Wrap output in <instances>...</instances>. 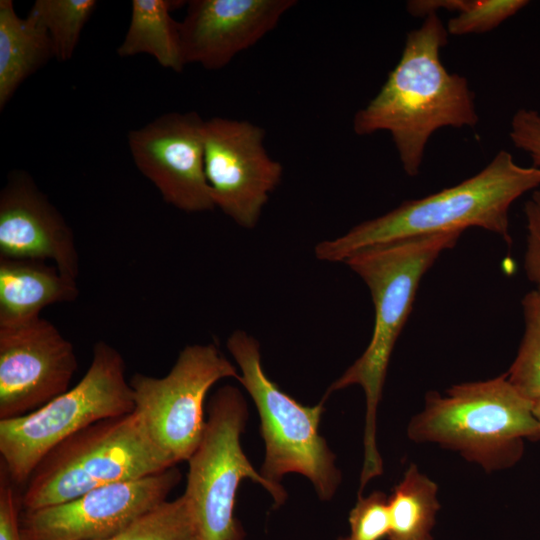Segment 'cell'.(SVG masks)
I'll return each instance as SVG.
<instances>
[{"label": "cell", "mask_w": 540, "mask_h": 540, "mask_svg": "<svg viewBox=\"0 0 540 540\" xmlns=\"http://www.w3.org/2000/svg\"><path fill=\"white\" fill-rule=\"evenodd\" d=\"M448 31L437 14L406 37L399 62L353 119L357 135L388 132L405 173H419L432 134L442 127H474L479 120L474 93L464 76L449 73L440 50Z\"/></svg>", "instance_id": "1"}, {"label": "cell", "mask_w": 540, "mask_h": 540, "mask_svg": "<svg viewBox=\"0 0 540 540\" xmlns=\"http://www.w3.org/2000/svg\"><path fill=\"white\" fill-rule=\"evenodd\" d=\"M462 233L445 232L375 246L344 261L369 288L375 311L374 327L363 354L330 385L323 399L353 385H359L364 391L361 490L383 473L376 443V417L395 343L412 310L421 278L442 252L456 245Z\"/></svg>", "instance_id": "2"}, {"label": "cell", "mask_w": 540, "mask_h": 540, "mask_svg": "<svg viewBox=\"0 0 540 540\" xmlns=\"http://www.w3.org/2000/svg\"><path fill=\"white\" fill-rule=\"evenodd\" d=\"M540 187V167L518 165L500 150L478 173L455 186L419 199L351 228L344 235L315 246L319 260L344 262L375 246L478 227L499 235L509 246V210L530 190Z\"/></svg>", "instance_id": "3"}, {"label": "cell", "mask_w": 540, "mask_h": 540, "mask_svg": "<svg viewBox=\"0 0 540 540\" xmlns=\"http://www.w3.org/2000/svg\"><path fill=\"white\" fill-rule=\"evenodd\" d=\"M407 435L459 453L492 473L516 465L525 440L540 439L533 403L508 381L507 374L456 384L444 394L429 391L423 409L409 421Z\"/></svg>", "instance_id": "4"}, {"label": "cell", "mask_w": 540, "mask_h": 540, "mask_svg": "<svg viewBox=\"0 0 540 540\" xmlns=\"http://www.w3.org/2000/svg\"><path fill=\"white\" fill-rule=\"evenodd\" d=\"M173 466L134 410L95 422L51 449L25 483L21 510L60 504L98 487Z\"/></svg>", "instance_id": "5"}, {"label": "cell", "mask_w": 540, "mask_h": 540, "mask_svg": "<svg viewBox=\"0 0 540 540\" xmlns=\"http://www.w3.org/2000/svg\"><path fill=\"white\" fill-rule=\"evenodd\" d=\"M134 409L122 355L98 341L86 373L73 388L31 413L0 420L1 462L16 485L25 484L57 444L95 422Z\"/></svg>", "instance_id": "6"}, {"label": "cell", "mask_w": 540, "mask_h": 540, "mask_svg": "<svg viewBox=\"0 0 540 540\" xmlns=\"http://www.w3.org/2000/svg\"><path fill=\"white\" fill-rule=\"evenodd\" d=\"M226 345L240 369L238 380L259 413L265 443L261 475L279 485L284 475L298 473L311 481L319 499L330 500L341 472L318 430L325 399L304 406L283 392L264 372L259 342L245 331H234Z\"/></svg>", "instance_id": "7"}, {"label": "cell", "mask_w": 540, "mask_h": 540, "mask_svg": "<svg viewBox=\"0 0 540 540\" xmlns=\"http://www.w3.org/2000/svg\"><path fill=\"white\" fill-rule=\"evenodd\" d=\"M202 439L188 459L184 495L190 502L200 540H244L234 517L239 484L248 478L272 496L276 507L287 493L281 484L266 480L244 454L240 436L248 410L242 393L232 385L219 388L211 397Z\"/></svg>", "instance_id": "8"}, {"label": "cell", "mask_w": 540, "mask_h": 540, "mask_svg": "<svg viewBox=\"0 0 540 540\" xmlns=\"http://www.w3.org/2000/svg\"><path fill=\"white\" fill-rule=\"evenodd\" d=\"M224 378L239 379L233 364L214 343L184 347L164 377L135 373L129 380L135 411L168 460H187L198 447L206 425L204 401Z\"/></svg>", "instance_id": "9"}, {"label": "cell", "mask_w": 540, "mask_h": 540, "mask_svg": "<svg viewBox=\"0 0 540 540\" xmlns=\"http://www.w3.org/2000/svg\"><path fill=\"white\" fill-rule=\"evenodd\" d=\"M204 164L215 208L239 226L254 228L283 174L266 150L265 130L247 120H205Z\"/></svg>", "instance_id": "10"}, {"label": "cell", "mask_w": 540, "mask_h": 540, "mask_svg": "<svg viewBox=\"0 0 540 540\" xmlns=\"http://www.w3.org/2000/svg\"><path fill=\"white\" fill-rule=\"evenodd\" d=\"M175 467L93 489L72 500L20 510L22 540H104L164 501L181 480Z\"/></svg>", "instance_id": "11"}, {"label": "cell", "mask_w": 540, "mask_h": 540, "mask_svg": "<svg viewBox=\"0 0 540 540\" xmlns=\"http://www.w3.org/2000/svg\"><path fill=\"white\" fill-rule=\"evenodd\" d=\"M78 368L73 345L40 316L0 325V420L31 413L66 392Z\"/></svg>", "instance_id": "12"}, {"label": "cell", "mask_w": 540, "mask_h": 540, "mask_svg": "<svg viewBox=\"0 0 540 540\" xmlns=\"http://www.w3.org/2000/svg\"><path fill=\"white\" fill-rule=\"evenodd\" d=\"M204 124L197 112H170L127 136L137 169L166 203L187 213L215 208L205 175Z\"/></svg>", "instance_id": "13"}, {"label": "cell", "mask_w": 540, "mask_h": 540, "mask_svg": "<svg viewBox=\"0 0 540 540\" xmlns=\"http://www.w3.org/2000/svg\"><path fill=\"white\" fill-rule=\"evenodd\" d=\"M295 0H191L179 22L184 64L227 66L275 29Z\"/></svg>", "instance_id": "14"}, {"label": "cell", "mask_w": 540, "mask_h": 540, "mask_svg": "<svg viewBox=\"0 0 540 540\" xmlns=\"http://www.w3.org/2000/svg\"><path fill=\"white\" fill-rule=\"evenodd\" d=\"M0 258L51 261L64 275H79L71 227L24 171L10 172L0 193Z\"/></svg>", "instance_id": "15"}, {"label": "cell", "mask_w": 540, "mask_h": 540, "mask_svg": "<svg viewBox=\"0 0 540 540\" xmlns=\"http://www.w3.org/2000/svg\"><path fill=\"white\" fill-rule=\"evenodd\" d=\"M77 280L55 265L0 258V325L26 322L47 306L77 299Z\"/></svg>", "instance_id": "16"}, {"label": "cell", "mask_w": 540, "mask_h": 540, "mask_svg": "<svg viewBox=\"0 0 540 540\" xmlns=\"http://www.w3.org/2000/svg\"><path fill=\"white\" fill-rule=\"evenodd\" d=\"M52 57L51 39L35 18L17 15L12 0L0 1V110L21 84Z\"/></svg>", "instance_id": "17"}, {"label": "cell", "mask_w": 540, "mask_h": 540, "mask_svg": "<svg viewBox=\"0 0 540 540\" xmlns=\"http://www.w3.org/2000/svg\"><path fill=\"white\" fill-rule=\"evenodd\" d=\"M176 3L170 0H133L129 26L117 54L120 57L147 54L163 68L182 72L185 64L179 22L170 14Z\"/></svg>", "instance_id": "18"}, {"label": "cell", "mask_w": 540, "mask_h": 540, "mask_svg": "<svg viewBox=\"0 0 540 540\" xmlns=\"http://www.w3.org/2000/svg\"><path fill=\"white\" fill-rule=\"evenodd\" d=\"M389 540H433L440 510L438 485L410 464L388 497Z\"/></svg>", "instance_id": "19"}, {"label": "cell", "mask_w": 540, "mask_h": 540, "mask_svg": "<svg viewBox=\"0 0 540 540\" xmlns=\"http://www.w3.org/2000/svg\"><path fill=\"white\" fill-rule=\"evenodd\" d=\"M510 139L514 146L526 152L535 167H540V112L520 108L512 116ZM526 249L524 271L527 279L540 292V189L532 192L524 205Z\"/></svg>", "instance_id": "20"}, {"label": "cell", "mask_w": 540, "mask_h": 540, "mask_svg": "<svg viewBox=\"0 0 540 540\" xmlns=\"http://www.w3.org/2000/svg\"><path fill=\"white\" fill-rule=\"evenodd\" d=\"M528 4L527 0H411L406 8L415 17L437 14L439 9L456 12L446 29L449 35L461 36L491 31Z\"/></svg>", "instance_id": "21"}, {"label": "cell", "mask_w": 540, "mask_h": 540, "mask_svg": "<svg viewBox=\"0 0 540 540\" xmlns=\"http://www.w3.org/2000/svg\"><path fill=\"white\" fill-rule=\"evenodd\" d=\"M97 7L95 0H36L28 15L47 30L54 58H72L81 33Z\"/></svg>", "instance_id": "22"}, {"label": "cell", "mask_w": 540, "mask_h": 540, "mask_svg": "<svg viewBox=\"0 0 540 540\" xmlns=\"http://www.w3.org/2000/svg\"><path fill=\"white\" fill-rule=\"evenodd\" d=\"M104 540H200L196 518L183 494L164 501L117 534Z\"/></svg>", "instance_id": "23"}, {"label": "cell", "mask_w": 540, "mask_h": 540, "mask_svg": "<svg viewBox=\"0 0 540 540\" xmlns=\"http://www.w3.org/2000/svg\"><path fill=\"white\" fill-rule=\"evenodd\" d=\"M521 304L524 335L506 374L513 387L533 403L540 399V292L526 293Z\"/></svg>", "instance_id": "24"}, {"label": "cell", "mask_w": 540, "mask_h": 540, "mask_svg": "<svg viewBox=\"0 0 540 540\" xmlns=\"http://www.w3.org/2000/svg\"><path fill=\"white\" fill-rule=\"evenodd\" d=\"M350 534L344 540H381L390 532L388 497L381 491L358 495L348 517Z\"/></svg>", "instance_id": "25"}, {"label": "cell", "mask_w": 540, "mask_h": 540, "mask_svg": "<svg viewBox=\"0 0 540 540\" xmlns=\"http://www.w3.org/2000/svg\"><path fill=\"white\" fill-rule=\"evenodd\" d=\"M0 461V540H22L19 527L20 495Z\"/></svg>", "instance_id": "26"}, {"label": "cell", "mask_w": 540, "mask_h": 540, "mask_svg": "<svg viewBox=\"0 0 540 540\" xmlns=\"http://www.w3.org/2000/svg\"><path fill=\"white\" fill-rule=\"evenodd\" d=\"M533 413L540 426V399L533 402Z\"/></svg>", "instance_id": "27"}, {"label": "cell", "mask_w": 540, "mask_h": 540, "mask_svg": "<svg viewBox=\"0 0 540 540\" xmlns=\"http://www.w3.org/2000/svg\"><path fill=\"white\" fill-rule=\"evenodd\" d=\"M338 540H344V537H340Z\"/></svg>", "instance_id": "28"}]
</instances>
